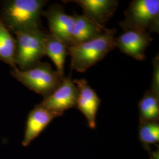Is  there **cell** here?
<instances>
[{
  "label": "cell",
  "mask_w": 159,
  "mask_h": 159,
  "mask_svg": "<svg viewBox=\"0 0 159 159\" xmlns=\"http://www.w3.org/2000/svg\"><path fill=\"white\" fill-rule=\"evenodd\" d=\"M44 0H10L2 4L0 20L7 29L16 33L26 29L40 27V17Z\"/></svg>",
  "instance_id": "cell-1"
},
{
  "label": "cell",
  "mask_w": 159,
  "mask_h": 159,
  "mask_svg": "<svg viewBox=\"0 0 159 159\" xmlns=\"http://www.w3.org/2000/svg\"><path fill=\"white\" fill-rule=\"evenodd\" d=\"M116 33V29H107L104 34L93 40L68 47L71 68L83 73L102 60L116 47L114 41Z\"/></svg>",
  "instance_id": "cell-2"
},
{
  "label": "cell",
  "mask_w": 159,
  "mask_h": 159,
  "mask_svg": "<svg viewBox=\"0 0 159 159\" xmlns=\"http://www.w3.org/2000/svg\"><path fill=\"white\" fill-rule=\"evenodd\" d=\"M11 75L30 90L45 98L61 84L65 77L53 70L46 62L38 63L33 67L25 70L13 69Z\"/></svg>",
  "instance_id": "cell-3"
},
{
  "label": "cell",
  "mask_w": 159,
  "mask_h": 159,
  "mask_svg": "<svg viewBox=\"0 0 159 159\" xmlns=\"http://www.w3.org/2000/svg\"><path fill=\"white\" fill-rule=\"evenodd\" d=\"M125 31L159 32V0H133L119 24Z\"/></svg>",
  "instance_id": "cell-4"
},
{
  "label": "cell",
  "mask_w": 159,
  "mask_h": 159,
  "mask_svg": "<svg viewBox=\"0 0 159 159\" xmlns=\"http://www.w3.org/2000/svg\"><path fill=\"white\" fill-rule=\"evenodd\" d=\"M14 34L16 35V65L21 70L33 67L44 56V40L47 33L37 27Z\"/></svg>",
  "instance_id": "cell-5"
},
{
  "label": "cell",
  "mask_w": 159,
  "mask_h": 159,
  "mask_svg": "<svg viewBox=\"0 0 159 159\" xmlns=\"http://www.w3.org/2000/svg\"><path fill=\"white\" fill-rule=\"evenodd\" d=\"M79 94L77 86L69 75L64 79L61 84L55 91L44 98L40 104L57 117L62 116L67 110L75 107Z\"/></svg>",
  "instance_id": "cell-6"
},
{
  "label": "cell",
  "mask_w": 159,
  "mask_h": 159,
  "mask_svg": "<svg viewBox=\"0 0 159 159\" xmlns=\"http://www.w3.org/2000/svg\"><path fill=\"white\" fill-rule=\"evenodd\" d=\"M41 16L48 20L50 34L64 44L67 47L73 46L72 40V30L74 24L73 16L67 14L63 6L54 4L43 11Z\"/></svg>",
  "instance_id": "cell-7"
},
{
  "label": "cell",
  "mask_w": 159,
  "mask_h": 159,
  "mask_svg": "<svg viewBox=\"0 0 159 159\" xmlns=\"http://www.w3.org/2000/svg\"><path fill=\"white\" fill-rule=\"evenodd\" d=\"M83 11V16L97 25L105 27L106 24L113 17L119 5L117 0H73Z\"/></svg>",
  "instance_id": "cell-8"
},
{
  "label": "cell",
  "mask_w": 159,
  "mask_h": 159,
  "mask_svg": "<svg viewBox=\"0 0 159 159\" xmlns=\"http://www.w3.org/2000/svg\"><path fill=\"white\" fill-rule=\"evenodd\" d=\"M150 33L130 30L115 38V45L126 55L137 60L145 58V51L152 41Z\"/></svg>",
  "instance_id": "cell-9"
},
{
  "label": "cell",
  "mask_w": 159,
  "mask_h": 159,
  "mask_svg": "<svg viewBox=\"0 0 159 159\" xmlns=\"http://www.w3.org/2000/svg\"><path fill=\"white\" fill-rule=\"evenodd\" d=\"M74 84L77 86L79 94L75 108L85 116L90 128L96 127V115L101 100L85 79H75Z\"/></svg>",
  "instance_id": "cell-10"
},
{
  "label": "cell",
  "mask_w": 159,
  "mask_h": 159,
  "mask_svg": "<svg viewBox=\"0 0 159 159\" xmlns=\"http://www.w3.org/2000/svg\"><path fill=\"white\" fill-rule=\"evenodd\" d=\"M56 116L39 104L32 110L27 120L22 145L28 146Z\"/></svg>",
  "instance_id": "cell-11"
},
{
  "label": "cell",
  "mask_w": 159,
  "mask_h": 159,
  "mask_svg": "<svg viewBox=\"0 0 159 159\" xmlns=\"http://www.w3.org/2000/svg\"><path fill=\"white\" fill-rule=\"evenodd\" d=\"M73 17L74 24L71 34L73 46L98 37L107 30L106 27L97 25L83 16L75 13Z\"/></svg>",
  "instance_id": "cell-12"
},
{
  "label": "cell",
  "mask_w": 159,
  "mask_h": 159,
  "mask_svg": "<svg viewBox=\"0 0 159 159\" xmlns=\"http://www.w3.org/2000/svg\"><path fill=\"white\" fill-rule=\"evenodd\" d=\"M67 55V46L51 34L47 33L44 40V56L50 58L56 67L57 73L63 77H65L64 68Z\"/></svg>",
  "instance_id": "cell-13"
},
{
  "label": "cell",
  "mask_w": 159,
  "mask_h": 159,
  "mask_svg": "<svg viewBox=\"0 0 159 159\" xmlns=\"http://www.w3.org/2000/svg\"><path fill=\"white\" fill-rule=\"evenodd\" d=\"M138 106L140 123L159 122V96L149 89L144 94Z\"/></svg>",
  "instance_id": "cell-14"
},
{
  "label": "cell",
  "mask_w": 159,
  "mask_h": 159,
  "mask_svg": "<svg viewBox=\"0 0 159 159\" xmlns=\"http://www.w3.org/2000/svg\"><path fill=\"white\" fill-rule=\"evenodd\" d=\"M16 40L0 20V60L16 69Z\"/></svg>",
  "instance_id": "cell-15"
},
{
  "label": "cell",
  "mask_w": 159,
  "mask_h": 159,
  "mask_svg": "<svg viewBox=\"0 0 159 159\" xmlns=\"http://www.w3.org/2000/svg\"><path fill=\"white\" fill-rule=\"evenodd\" d=\"M139 137L144 147L148 149L150 145L159 143V122L140 123L139 127Z\"/></svg>",
  "instance_id": "cell-16"
},
{
  "label": "cell",
  "mask_w": 159,
  "mask_h": 159,
  "mask_svg": "<svg viewBox=\"0 0 159 159\" xmlns=\"http://www.w3.org/2000/svg\"><path fill=\"white\" fill-rule=\"evenodd\" d=\"M153 74L152 77V82L150 90L159 96V55H157L153 60Z\"/></svg>",
  "instance_id": "cell-17"
}]
</instances>
